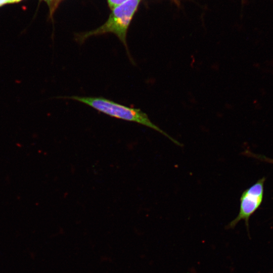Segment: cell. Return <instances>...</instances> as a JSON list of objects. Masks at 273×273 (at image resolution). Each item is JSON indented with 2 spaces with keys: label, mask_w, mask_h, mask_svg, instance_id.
<instances>
[{
  "label": "cell",
  "mask_w": 273,
  "mask_h": 273,
  "mask_svg": "<svg viewBox=\"0 0 273 273\" xmlns=\"http://www.w3.org/2000/svg\"><path fill=\"white\" fill-rule=\"evenodd\" d=\"M60 98L75 100L111 117L147 126L163 134L174 144L181 146L179 142L153 123L140 109L127 107L102 97L71 96Z\"/></svg>",
  "instance_id": "obj_1"
},
{
  "label": "cell",
  "mask_w": 273,
  "mask_h": 273,
  "mask_svg": "<svg viewBox=\"0 0 273 273\" xmlns=\"http://www.w3.org/2000/svg\"><path fill=\"white\" fill-rule=\"evenodd\" d=\"M140 1L128 0L115 7L112 9L108 20L102 25L93 30L77 34L75 37L76 41L82 44L92 36L112 33L122 43L131 60L126 41L127 32Z\"/></svg>",
  "instance_id": "obj_2"
},
{
  "label": "cell",
  "mask_w": 273,
  "mask_h": 273,
  "mask_svg": "<svg viewBox=\"0 0 273 273\" xmlns=\"http://www.w3.org/2000/svg\"><path fill=\"white\" fill-rule=\"evenodd\" d=\"M262 200V197L255 196L246 193L245 191L243 192L240 198L239 214L226 226V229L234 228L241 220H245L248 228L249 217L258 208Z\"/></svg>",
  "instance_id": "obj_3"
},
{
  "label": "cell",
  "mask_w": 273,
  "mask_h": 273,
  "mask_svg": "<svg viewBox=\"0 0 273 273\" xmlns=\"http://www.w3.org/2000/svg\"><path fill=\"white\" fill-rule=\"evenodd\" d=\"M264 178H262L258 180L256 183L246 190L245 191L253 196L262 197L263 192V183Z\"/></svg>",
  "instance_id": "obj_4"
},
{
  "label": "cell",
  "mask_w": 273,
  "mask_h": 273,
  "mask_svg": "<svg viewBox=\"0 0 273 273\" xmlns=\"http://www.w3.org/2000/svg\"><path fill=\"white\" fill-rule=\"evenodd\" d=\"M47 3L50 8V15L56 10L60 0H42Z\"/></svg>",
  "instance_id": "obj_5"
},
{
  "label": "cell",
  "mask_w": 273,
  "mask_h": 273,
  "mask_svg": "<svg viewBox=\"0 0 273 273\" xmlns=\"http://www.w3.org/2000/svg\"><path fill=\"white\" fill-rule=\"evenodd\" d=\"M128 0H107L109 6L111 9L126 2Z\"/></svg>",
  "instance_id": "obj_6"
},
{
  "label": "cell",
  "mask_w": 273,
  "mask_h": 273,
  "mask_svg": "<svg viewBox=\"0 0 273 273\" xmlns=\"http://www.w3.org/2000/svg\"><path fill=\"white\" fill-rule=\"evenodd\" d=\"M24 0H7V5L8 4H15L21 2Z\"/></svg>",
  "instance_id": "obj_7"
},
{
  "label": "cell",
  "mask_w": 273,
  "mask_h": 273,
  "mask_svg": "<svg viewBox=\"0 0 273 273\" xmlns=\"http://www.w3.org/2000/svg\"><path fill=\"white\" fill-rule=\"evenodd\" d=\"M7 0H0V7L7 5Z\"/></svg>",
  "instance_id": "obj_8"
},
{
  "label": "cell",
  "mask_w": 273,
  "mask_h": 273,
  "mask_svg": "<svg viewBox=\"0 0 273 273\" xmlns=\"http://www.w3.org/2000/svg\"><path fill=\"white\" fill-rule=\"evenodd\" d=\"M60 1H61V0H60Z\"/></svg>",
  "instance_id": "obj_9"
}]
</instances>
